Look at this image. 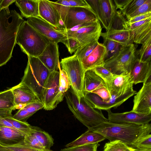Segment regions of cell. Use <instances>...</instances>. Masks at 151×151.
Wrapping results in <instances>:
<instances>
[{"mask_svg":"<svg viewBox=\"0 0 151 151\" xmlns=\"http://www.w3.org/2000/svg\"><path fill=\"white\" fill-rule=\"evenodd\" d=\"M102 87L107 88L103 80L92 70L85 71L83 81V94L91 93Z\"/></svg>","mask_w":151,"mask_h":151,"instance_id":"cell-25","label":"cell"},{"mask_svg":"<svg viewBox=\"0 0 151 151\" xmlns=\"http://www.w3.org/2000/svg\"><path fill=\"white\" fill-rule=\"evenodd\" d=\"M132 111L141 114H151V79L143 83L134 96Z\"/></svg>","mask_w":151,"mask_h":151,"instance_id":"cell-13","label":"cell"},{"mask_svg":"<svg viewBox=\"0 0 151 151\" xmlns=\"http://www.w3.org/2000/svg\"><path fill=\"white\" fill-rule=\"evenodd\" d=\"M103 39L111 40L125 45L133 43L134 32L129 29H111L101 33Z\"/></svg>","mask_w":151,"mask_h":151,"instance_id":"cell-23","label":"cell"},{"mask_svg":"<svg viewBox=\"0 0 151 151\" xmlns=\"http://www.w3.org/2000/svg\"><path fill=\"white\" fill-rule=\"evenodd\" d=\"M106 49L103 43H99L93 51L81 62L85 71L99 66H103Z\"/></svg>","mask_w":151,"mask_h":151,"instance_id":"cell-22","label":"cell"},{"mask_svg":"<svg viewBox=\"0 0 151 151\" xmlns=\"http://www.w3.org/2000/svg\"><path fill=\"white\" fill-rule=\"evenodd\" d=\"M99 43L98 40H93L79 47L74 54L78 57L81 62L93 51Z\"/></svg>","mask_w":151,"mask_h":151,"instance_id":"cell-32","label":"cell"},{"mask_svg":"<svg viewBox=\"0 0 151 151\" xmlns=\"http://www.w3.org/2000/svg\"><path fill=\"white\" fill-rule=\"evenodd\" d=\"M137 92L134 90L119 96L111 97V98L107 102L102 101L99 96L93 93H89L83 94L94 108L107 111L113 108H117L135 95Z\"/></svg>","mask_w":151,"mask_h":151,"instance_id":"cell-12","label":"cell"},{"mask_svg":"<svg viewBox=\"0 0 151 151\" xmlns=\"http://www.w3.org/2000/svg\"><path fill=\"white\" fill-rule=\"evenodd\" d=\"M135 151L151 150V134H147L137 142L132 147Z\"/></svg>","mask_w":151,"mask_h":151,"instance_id":"cell-38","label":"cell"},{"mask_svg":"<svg viewBox=\"0 0 151 151\" xmlns=\"http://www.w3.org/2000/svg\"><path fill=\"white\" fill-rule=\"evenodd\" d=\"M32 115L28 112L26 109L22 108L12 117L17 120L26 122L27 119Z\"/></svg>","mask_w":151,"mask_h":151,"instance_id":"cell-44","label":"cell"},{"mask_svg":"<svg viewBox=\"0 0 151 151\" xmlns=\"http://www.w3.org/2000/svg\"><path fill=\"white\" fill-rule=\"evenodd\" d=\"M27 57V65L20 82L30 89L42 103L44 89L51 72L37 57Z\"/></svg>","mask_w":151,"mask_h":151,"instance_id":"cell-4","label":"cell"},{"mask_svg":"<svg viewBox=\"0 0 151 151\" xmlns=\"http://www.w3.org/2000/svg\"><path fill=\"white\" fill-rule=\"evenodd\" d=\"M24 21L15 10L8 8L0 11V67L12 57L19 29Z\"/></svg>","mask_w":151,"mask_h":151,"instance_id":"cell-2","label":"cell"},{"mask_svg":"<svg viewBox=\"0 0 151 151\" xmlns=\"http://www.w3.org/2000/svg\"><path fill=\"white\" fill-rule=\"evenodd\" d=\"M99 20L93 11L80 7H70L63 23V29H69L84 23L96 22Z\"/></svg>","mask_w":151,"mask_h":151,"instance_id":"cell-10","label":"cell"},{"mask_svg":"<svg viewBox=\"0 0 151 151\" xmlns=\"http://www.w3.org/2000/svg\"><path fill=\"white\" fill-rule=\"evenodd\" d=\"M150 18H151V12H149L131 18L127 20V23L128 24H132Z\"/></svg>","mask_w":151,"mask_h":151,"instance_id":"cell-46","label":"cell"},{"mask_svg":"<svg viewBox=\"0 0 151 151\" xmlns=\"http://www.w3.org/2000/svg\"><path fill=\"white\" fill-rule=\"evenodd\" d=\"M11 123L19 132L24 136L29 133L31 125L28 122L19 121L14 119L12 116L4 117Z\"/></svg>","mask_w":151,"mask_h":151,"instance_id":"cell-34","label":"cell"},{"mask_svg":"<svg viewBox=\"0 0 151 151\" xmlns=\"http://www.w3.org/2000/svg\"><path fill=\"white\" fill-rule=\"evenodd\" d=\"M29 133L46 150H50L54 144V139L52 136L39 127L31 125Z\"/></svg>","mask_w":151,"mask_h":151,"instance_id":"cell-28","label":"cell"},{"mask_svg":"<svg viewBox=\"0 0 151 151\" xmlns=\"http://www.w3.org/2000/svg\"><path fill=\"white\" fill-rule=\"evenodd\" d=\"M24 136L11 128L0 126V145L5 147L16 145L22 143Z\"/></svg>","mask_w":151,"mask_h":151,"instance_id":"cell-24","label":"cell"},{"mask_svg":"<svg viewBox=\"0 0 151 151\" xmlns=\"http://www.w3.org/2000/svg\"><path fill=\"white\" fill-rule=\"evenodd\" d=\"M92 70L103 80L108 90V87L115 74L112 73L103 66L97 67Z\"/></svg>","mask_w":151,"mask_h":151,"instance_id":"cell-35","label":"cell"},{"mask_svg":"<svg viewBox=\"0 0 151 151\" xmlns=\"http://www.w3.org/2000/svg\"><path fill=\"white\" fill-rule=\"evenodd\" d=\"M106 138L100 134L88 129L78 137L65 145L66 148L100 142Z\"/></svg>","mask_w":151,"mask_h":151,"instance_id":"cell-26","label":"cell"},{"mask_svg":"<svg viewBox=\"0 0 151 151\" xmlns=\"http://www.w3.org/2000/svg\"><path fill=\"white\" fill-rule=\"evenodd\" d=\"M103 43L106 49L104 61L111 58L126 46L108 39H104Z\"/></svg>","mask_w":151,"mask_h":151,"instance_id":"cell-30","label":"cell"},{"mask_svg":"<svg viewBox=\"0 0 151 151\" xmlns=\"http://www.w3.org/2000/svg\"><path fill=\"white\" fill-rule=\"evenodd\" d=\"M130 0H114V5L116 9H119L121 11L129 2Z\"/></svg>","mask_w":151,"mask_h":151,"instance_id":"cell-47","label":"cell"},{"mask_svg":"<svg viewBox=\"0 0 151 151\" xmlns=\"http://www.w3.org/2000/svg\"><path fill=\"white\" fill-rule=\"evenodd\" d=\"M151 12V0H146L133 13L126 17L127 20L140 15Z\"/></svg>","mask_w":151,"mask_h":151,"instance_id":"cell-39","label":"cell"},{"mask_svg":"<svg viewBox=\"0 0 151 151\" xmlns=\"http://www.w3.org/2000/svg\"><path fill=\"white\" fill-rule=\"evenodd\" d=\"M59 74L58 71L51 72L46 83L42 101L45 110H51L55 108L65 96L59 89Z\"/></svg>","mask_w":151,"mask_h":151,"instance_id":"cell-9","label":"cell"},{"mask_svg":"<svg viewBox=\"0 0 151 151\" xmlns=\"http://www.w3.org/2000/svg\"><path fill=\"white\" fill-rule=\"evenodd\" d=\"M40 0H17L15 4L19 8L22 16L26 18L39 17Z\"/></svg>","mask_w":151,"mask_h":151,"instance_id":"cell-27","label":"cell"},{"mask_svg":"<svg viewBox=\"0 0 151 151\" xmlns=\"http://www.w3.org/2000/svg\"><path fill=\"white\" fill-rule=\"evenodd\" d=\"M58 44L51 42L37 57L51 72L58 71L60 65Z\"/></svg>","mask_w":151,"mask_h":151,"instance_id":"cell-17","label":"cell"},{"mask_svg":"<svg viewBox=\"0 0 151 151\" xmlns=\"http://www.w3.org/2000/svg\"><path fill=\"white\" fill-rule=\"evenodd\" d=\"M135 149L119 140L105 143L103 151H134Z\"/></svg>","mask_w":151,"mask_h":151,"instance_id":"cell-33","label":"cell"},{"mask_svg":"<svg viewBox=\"0 0 151 151\" xmlns=\"http://www.w3.org/2000/svg\"><path fill=\"white\" fill-rule=\"evenodd\" d=\"M0 126L8 127L17 131L14 127H13L11 123L5 119L4 117L0 116Z\"/></svg>","mask_w":151,"mask_h":151,"instance_id":"cell-49","label":"cell"},{"mask_svg":"<svg viewBox=\"0 0 151 151\" xmlns=\"http://www.w3.org/2000/svg\"><path fill=\"white\" fill-rule=\"evenodd\" d=\"M151 151V150H146L141 151Z\"/></svg>","mask_w":151,"mask_h":151,"instance_id":"cell-52","label":"cell"},{"mask_svg":"<svg viewBox=\"0 0 151 151\" xmlns=\"http://www.w3.org/2000/svg\"><path fill=\"white\" fill-rule=\"evenodd\" d=\"M135 56L140 62H147L151 61V40L142 44L139 49L136 50Z\"/></svg>","mask_w":151,"mask_h":151,"instance_id":"cell-31","label":"cell"},{"mask_svg":"<svg viewBox=\"0 0 151 151\" xmlns=\"http://www.w3.org/2000/svg\"><path fill=\"white\" fill-rule=\"evenodd\" d=\"M0 151H12L7 147L0 145Z\"/></svg>","mask_w":151,"mask_h":151,"instance_id":"cell-51","label":"cell"},{"mask_svg":"<svg viewBox=\"0 0 151 151\" xmlns=\"http://www.w3.org/2000/svg\"><path fill=\"white\" fill-rule=\"evenodd\" d=\"M65 96L70 110L75 117L88 129L109 122L101 110L94 108L83 95L79 101L71 87L65 92Z\"/></svg>","mask_w":151,"mask_h":151,"instance_id":"cell-3","label":"cell"},{"mask_svg":"<svg viewBox=\"0 0 151 151\" xmlns=\"http://www.w3.org/2000/svg\"><path fill=\"white\" fill-rule=\"evenodd\" d=\"M60 42L65 45L70 54L75 52L81 46L78 40L69 37H67Z\"/></svg>","mask_w":151,"mask_h":151,"instance_id":"cell-42","label":"cell"},{"mask_svg":"<svg viewBox=\"0 0 151 151\" xmlns=\"http://www.w3.org/2000/svg\"><path fill=\"white\" fill-rule=\"evenodd\" d=\"M16 0H2L0 4V11L4 8H8L9 6Z\"/></svg>","mask_w":151,"mask_h":151,"instance_id":"cell-48","label":"cell"},{"mask_svg":"<svg viewBox=\"0 0 151 151\" xmlns=\"http://www.w3.org/2000/svg\"><path fill=\"white\" fill-rule=\"evenodd\" d=\"M2 0H0V4L2 1Z\"/></svg>","mask_w":151,"mask_h":151,"instance_id":"cell-53","label":"cell"},{"mask_svg":"<svg viewBox=\"0 0 151 151\" xmlns=\"http://www.w3.org/2000/svg\"><path fill=\"white\" fill-rule=\"evenodd\" d=\"M133 82L130 73L115 75L108 88L111 97L119 96L134 90Z\"/></svg>","mask_w":151,"mask_h":151,"instance_id":"cell-16","label":"cell"},{"mask_svg":"<svg viewBox=\"0 0 151 151\" xmlns=\"http://www.w3.org/2000/svg\"><path fill=\"white\" fill-rule=\"evenodd\" d=\"M109 122L116 123L145 124L151 120V114L138 113L132 110L122 113H113L111 109L107 111Z\"/></svg>","mask_w":151,"mask_h":151,"instance_id":"cell-14","label":"cell"},{"mask_svg":"<svg viewBox=\"0 0 151 151\" xmlns=\"http://www.w3.org/2000/svg\"><path fill=\"white\" fill-rule=\"evenodd\" d=\"M130 73L133 78L134 84L146 82L151 79V61L142 62L135 57Z\"/></svg>","mask_w":151,"mask_h":151,"instance_id":"cell-21","label":"cell"},{"mask_svg":"<svg viewBox=\"0 0 151 151\" xmlns=\"http://www.w3.org/2000/svg\"><path fill=\"white\" fill-rule=\"evenodd\" d=\"M21 143L25 146L33 148L40 150H46L35 137L29 133L25 136L23 141Z\"/></svg>","mask_w":151,"mask_h":151,"instance_id":"cell-40","label":"cell"},{"mask_svg":"<svg viewBox=\"0 0 151 151\" xmlns=\"http://www.w3.org/2000/svg\"><path fill=\"white\" fill-rule=\"evenodd\" d=\"M127 24L128 29L134 32L133 42L142 45L151 40V18Z\"/></svg>","mask_w":151,"mask_h":151,"instance_id":"cell-18","label":"cell"},{"mask_svg":"<svg viewBox=\"0 0 151 151\" xmlns=\"http://www.w3.org/2000/svg\"><path fill=\"white\" fill-rule=\"evenodd\" d=\"M12 109L0 110V116L5 117L12 116Z\"/></svg>","mask_w":151,"mask_h":151,"instance_id":"cell-50","label":"cell"},{"mask_svg":"<svg viewBox=\"0 0 151 151\" xmlns=\"http://www.w3.org/2000/svg\"><path fill=\"white\" fill-rule=\"evenodd\" d=\"M60 63L62 69L65 72L68 76L70 87L80 101L83 95V81L85 72L81 61L74 54L62 59Z\"/></svg>","mask_w":151,"mask_h":151,"instance_id":"cell-7","label":"cell"},{"mask_svg":"<svg viewBox=\"0 0 151 151\" xmlns=\"http://www.w3.org/2000/svg\"><path fill=\"white\" fill-rule=\"evenodd\" d=\"M39 14V17L44 20L56 28H63L59 14L50 1L40 0Z\"/></svg>","mask_w":151,"mask_h":151,"instance_id":"cell-19","label":"cell"},{"mask_svg":"<svg viewBox=\"0 0 151 151\" xmlns=\"http://www.w3.org/2000/svg\"><path fill=\"white\" fill-rule=\"evenodd\" d=\"M28 23L51 42L58 43L67 38L65 30L56 28L40 17H30Z\"/></svg>","mask_w":151,"mask_h":151,"instance_id":"cell-11","label":"cell"},{"mask_svg":"<svg viewBox=\"0 0 151 151\" xmlns=\"http://www.w3.org/2000/svg\"><path fill=\"white\" fill-rule=\"evenodd\" d=\"M65 31L67 37L77 40L82 46L93 40H99L102 33V28L99 21L94 24L82 27L75 31L65 30Z\"/></svg>","mask_w":151,"mask_h":151,"instance_id":"cell-15","label":"cell"},{"mask_svg":"<svg viewBox=\"0 0 151 151\" xmlns=\"http://www.w3.org/2000/svg\"><path fill=\"white\" fill-rule=\"evenodd\" d=\"M59 89L61 93L64 95L65 92L69 89L70 85L68 76L65 72L61 69L60 65L59 66Z\"/></svg>","mask_w":151,"mask_h":151,"instance_id":"cell-37","label":"cell"},{"mask_svg":"<svg viewBox=\"0 0 151 151\" xmlns=\"http://www.w3.org/2000/svg\"><path fill=\"white\" fill-rule=\"evenodd\" d=\"M97 132L110 141L119 140L132 147L151 132V124L116 123L104 122L89 129Z\"/></svg>","mask_w":151,"mask_h":151,"instance_id":"cell-1","label":"cell"},{"mask_svg":"<svg viewBox=\"0 0 151 151\" xmlns=\"http://www.w3.org/2000/svg\"><path fill=\"white\" fill-rule=\"evenodd\" d=\"M113 1L99 0V4L94 12L106 31L111 29H128L127 21L119 11H117Z\"/></svg>","mask_w":151,"mask_h":151,"instance_id":"cell-6","label":"cell"},{"mask_svg":"<svg viewBox=\"0 0 151 151\" xmlns=\"http://www.w3.org/2000/svg\"><path fill=\"white\" fill-rule=\"evenodd\" d=\"M91 93L98 95L102 101H108L111 98L110 93L106 87L100 88Z\"/></svg>","mask_w":151,"mask_h":151,"instance_id":"cell-43","label":"cell"},{"mask_svg":"<svg viewBox=\"0 0 151 151\" xmlns=\"http://www.w3.org/2000/svg\"><path fill=\"white\" fill-rule=\"evenodd\" d=\"M51 42L24 20L20 26L16 44L27 56L37 57Z\"/></svg>","mask_w":151,"mask_h":151,"instance_id":"cell-5","label":"cell"},{"mask_svg":"<svg viewBox=\"0 0 151 151\" xmlns=\"http://www.w3.org/2000/svg\"><path fill=\"white\" fill-rule=\"evenodd\" d=\"M11 88L17 109L20 106L21 108L26 104L40 101L30 89L21 82Z\"/></svg>","mask_w":151,"mask_h":151,"instance_id":"cell-20","label":"cell"},{"mask_svg":"<svg viewBox=\"0 0 151 151\" xmlns=\"http://www.w3.org/2000/svg\"><path fill=\"white\" fill-rule=\"evenodd\" d=\"M99 145L98 143H96L64 148L60 151H97Z\"/></svg>","mask_w":151,"mask_h":151,"instance_id":"cell-41","label":"cell"},{"mask_svg":"<svg viewBox=\"0 0 151 151\" xmlns=\"http://www.w3.org/2000/svg\"><path fill=\"white\" fill-rule=\"evenodd\" d=\"M136 46L132 43L126 46L111 58L104 61L103 66L115 75L129 73L135 58Z\"/></svg>","mask_w":151,"mask_h":151,"instance_id":"cell-8","label":"cell"},{"mask_svg":"<svg viewBox=\"0 0 151 151\" xmlns=\"http://www.w3.org/2000/svg\"><path fill=\"white\" fill-rule=\"evenodd\" d=\"M146 0H130L123 9L119 12L123 16H125L127 17L135 11Z\"/></svg>","mask_w":151,"mask_h":151,"instance_id":"cell-36","label":"cell"},{"mask_svg":"<svg viewBox=\"0 0 151 151\" xmlns=\"http://www.w3.org/2000/svg\"><path fill=\"white\" fill-rule=\"evenodd\" d=\"M16 109L12 88L0 92V110Z\"/></svg>","mask_w":151,"mask_h":151,"instance_id":"cell-29","label":"cell"},{"mask_svg":"<svg viewBox=\"0 0 151 151\" xmlns=\"http://www.w3.org/2000/svg\"><path fill=\"white\" fill-rule=\"evenodd\" d=\"M6 147L12 151H53L51 149L45 150H38L25 146L21 143Z\"/></svg>","mask_w":151,"mask_h":151,"instance_id":"cell-45","label":"cell"}]
</instances>
